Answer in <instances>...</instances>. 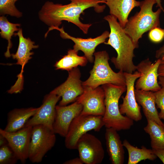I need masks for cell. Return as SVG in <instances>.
Returning <instances> with one entry per match:
<instances>
[{
  "label": "cell",
  "mask_w": 164,
  "mask_h": 164,
  "mask_svg": "<svg viewBox=\"0 0 164 164\" xmlns=\"http://www.w3.org/2000/svg\"><path fill=\"white\" fill-rule=\"evenodd\" d=\"M70 2L63 5L47 1L38 13L39 19L50 27H59L63 20L70 22L87 34L91 24H85L80 20L81 14L86 9L94 8L97 13L104 11L106 7L103 0H68Z\"/></svg>",
  "instance_id": "1"
},
{
  "label": "cell",
  "mask_w": 164,
  "mask_h": 164,
  "mask_svg": "<svg viewBox=\"0 0 164 164\" xmlns=\"http://www.w3.org/2000/svg\"><path fill=\"white\" fill-rule=\"evenodd\" d=\"M104 19L109 25L110 32L109 39L104 43L112 46L116 51V57H112L111 61L115 68L124 72L133 73L136 70L133 62L136 47L131 38L114 16L108 15Z\"/></svg>",
  "instance_id": "2"
},
{
  "label": "cell",
  "mask_w": 164,
  "mask_h": 164,
  "mask_svg": "<svg viewBox=\"0 0 164 164\" xmlns=\"http://www.w3.org/2000/svg\"><path fill=\"white\" fill-rule=\"evenodd\" d=\"M155 0L140 2V11L128 19L124 28L125 32L132 39L136 48L139 47V40L143 34L153 28L160 27L159 16L162 10L159 8L154 12Z\"/></svg>",
  "instance_id": "3"
},
{
  "label": "cell",
  "mask_w": 164,
  "mask_h": 164,
  "mask_svg": "<svg viewBox=\"0 0 164 164\" xmlns=\"http://www.w3.org/2000/svg\"><path fill=\"white\" fill-rule=\"evenodd\" d=\"M101 87L105 94V110L103 116L104 126L118 131L130 129L134 124V121L121 113L118 105L120 97L126 91V86L108 84Z\"/></svg>",
  "instance_id": "4"
},
{
  "label": "cell",
  "mask_w": 164,
  "mask_h": 164,
  "mask_svg": "<svg viewBox=\"0 0 164 164\" xmlns=\"http://www.w3.org/2000/svg\"><path fill=\"white\" fill-rule=\"evenodd\" d=\"M94 65L90 72V76L82 82L84 86L94 89L100 85L110 84L119 86H126L124 72L121 70L116 73L110 66L108 54L103 50L94 52Z\"/></svg>",
  "instance_id": "5"
},
{
  "label": "cell",
  "mask_w": 164,
  "mask_h": 164,
  "mask_svg": "<svg viewBox=\"0 0 164 164\" xmlns=\"http://www.w3.org/2000/svg\"><path fill=\"white\" fill-rule=\"evenodd\" d=\"M55 133L43 125L32 127L28 159L32 163L41 162L46 154L54 146Z\"/></svg>",
  "instance_id": "6"
},
{
  "label": "cell",
  "mask_w": 164,
  "mask_h": 164,
  "mask_svg": "<svg viewBox=\"0 0 164 164\" xmlns=\"http://www.w3.org/2000/svg\"><path fill=\"white\" fill-rule=\"evenodd\" d=\"M104 126L103 116L80 114L74 119L70 126L65 137V147L69 149H76L78 141L83 135L92 130L99 132Z\"/></svg>",
  "instance_id": "7"
},
{
  "label": "cell",
  "mask_w": 164,
  "mask_h": 164,
  "mask_svg": "<svg viewBox=\"0 0 164 164\" xmlns=\"http://www.w3.org/2000/svg\"><path fill=\"white\" fill-rule=\"evenodd\" d=\"M80 77L81 73L79 68L77 67L73 69L68 71L67 80L50 92L62 97L59 105H66L75 101L82 94L84 88Z\"/></svg>",
  "instance_id": "8"
},
{
  "label": "cell",
  "mask_w": 164,
  "mask_h": 164,
  "mask_svg": "<svg viewBox=\"0 0 164 164\" xmlns=\"http://www.w3.org/2000/svg\"><path fill=\"white\" fill-rule=\"evenodd\" d=\"M160 63L161 58L152 63L147 58L136 65V70L140 76L135 83V89L155 92L161 89L158 81V70Z\"/></svg>",
  "instance_id": "9"
},
{
  "label": "cell",
  "mask_w": 164,
  "mask_h": 164,
  "mask_svg": "<svg viewBox=\"0 0 164 164\" xmlns=\"http://www.w3.org/2000/svg\"><path fill=\"white\" fill-rule=\"evenodd\" d=\"M76 149L79 157L85 164H100L104 157V151L101 141L87 133L79 140Z\"/></svg>",
  "instance_id": "10"
},
{
  "label": "cell",
  "mask_w": 164,
  "mask_h": 164,
  "mask_svg": "<svg viewBox=\"0 0 164 164\" xmlns=\"http://www.w3.org/2000/svg\"><path fill=\"white\" fill-rule=\"evenodd\" d=\"M126 87V94L122 97V103L119 106L121 113L134 121H138L142 118L140 107L137 102L135 94V84L140 76V73L135 71L133 73L124 72Z\"/></svg>",
  "instance_id": "11"
},
{
  "label": "cell",
  "mask_w": 164,
  "mask_h": 164,
  "mask_svg": "<svg viewBox=\"0 0 164 164\" xmlns=\"http://www.w3.org/2000/svg\"><path fill=\"white\" fill-rule=\"evenodd\" d=\"M84 87L83 93L76 100L83 106L80 114L103 116L105 110L103 89L99 86L94 89Z\"/></svg>",
  "instance_id": "12"
},
{
  "label": "cell",
  "mask_w": 164,
  "mask_h": 164,
  "mask_svg": "<svg viewBox=\"0 0 164 164\" xmlns=\"http://www.w3.org/2000/svg\"><path fill=\"white\" fill-rule=\"evenodd\" d=\"M32 127H25L13 132L0 129V134L6 138L19 160L22 164L25 163L28 159Z\"/></svg>",
  "instance_id": "13"
},
{
  "label": "cell",
  "mask_w": 164,
  "mask_h": 164,
  "mask_svg": "<svg viewBox=\"0 0 164 164\" xmlns=\"http://www.w3.org/2000/svg\"><path fill=\"white\" fill-rule=\"evenodd\" d=\"M61 97L50 93L44 97L42 105L37 112L27 121L25 126L41 125L53 130L56 114V107Z\"/></svg>",
  "instance_id": "14"
},
{
  "label": "cell",
  "mask_w": 164,
  "mask_h": 164,
  "mask_svg": "<svg viewBox=\"0 0 164 164\" xmlns=\"http://www.w3.org/2000/svg\"><path fill=\"white\" fill-rule=\"evenodd\" d=\"M56 29L60 32L61 37L64 39H70L74 43L73 49L76 51L79 50L82 51L85 56L90 62L92 63L94 62L93 56L96 47L99 45L104 43L106 39L108 38L110 32L105 31L102 34L94 38H90L83 39L76 38L71 36L66 32L64 30L63 27L61 28L59 27H50L48 30L45 34L46 36L51 30Z\"/></svg>",
  "instance_id": "15"
},
{
  "label": "cell",
  "mask_w": 164,
  "mask_h": 164,
  "mask_svg": "<svg viewBox=\"0 0 164 164\" xmlns=\"http://www.w3.org/2000/svg\"><path fill=\"white\" fill-rule=\"evenodd\" d=\"M82 109V105L76 101L67 106L56 105L53 126L54 132L65 137L72 121L81 114Z\"/></svg>",
  "instance_id": "16"
},
{
  "label": "cell",
  "mask_w": 164,
  "mask_h": 164,
  "mask_svg": "<svg viewBox=\"0 0 164 164\" xmlns=\"http://www.w3.org/2000/svg\"><path fill=\"white\" fill-rule=\"evenodd\" d=\"M14 35L18 36L19 38V44L17 50L15 54H12L11 56L14 59L17 60L15 64L21 66L22 69L20 73L18 75V79L15 85L20 87L22 85L24 67L26 64L31 59V56L33 54L31 50L34 49L38 48V45H35V42L32 41L29 38H26L23 35L22 30L20 28Z\"/></svg>",
  "instance_id": "17"
},
{
  "label": "cell",
  "mask_w": 164,
  "mask_h": 164,
  "mask_svg": "<svg viewBox=\"0 0 164 164\" xmlns=\"http://www.w3.org/2000/svg\"><path fill=\"white\" fill-rule=\"evenodd\" d=\"M116 130L106 128L105 134L107 151L112 164H123L124 162L125 151L123 143Z\"/></svg>",
  "instance_id": "18"
},
{
  "label": "cell",
  "mask_w": 164,
  "mask_h": 164,
  "mask_svg": "<svg viewBox=\"0 0 164 164\" xmlns=\"http://www.w3.org/2000/svg\"><path fill=\"white\" fill-rule=\"evenodd\" d=\"M109 9L110 15L117 19L123 28L132 10L139 6L140 2L136 0H103Z\"/></svg>",
  "instance_id": "19"
},
{
  "label": "cell",
  "mask_w": 164,
  "mask_h": 164,
  "mask_svg": "<svg viewBox=\"0 0 164 164\" xmlns=\"http://www.w3.org/2000/svg\"><path fill=\"white\" fill-rule=\"evenodd\" d=\"M135 94L136 101L142 107L146 119H151L164 126L163 123L159 117L155 106L154 92L135 89Z\"/></svg>",
  "instance_id": "20"
},
{
  "label": "cell",
  "mask_w": 164,
  "mask_h": 164,
  "mask_svg": "<svg viewBox=\"0 0 164 164\" xmlns=\"http://www.w3.org/2000/svg\"><path fill=\"white\" fill-rule=\"evenodd\" d=\"M39 108L30 107L15 108L8 114L7 122L4 130L9 132L17 131L24 127L28 121Z\"/></svg>",
  "instance_id": "21"
},
{
  "label": "cell",
  "mask_w": 164,
  "mask_h": 164,
  "mask_svg": "<svg viewBox=\"0 0 164 164\" xmlns=\"http://www.w3.org/2000/svg\"><path fill=\"white\" fill-rule=\"evenodd\" d=\"M123 145L128 152V164H137L146 159L154 161L157 158L152 149H148L144 146H142L141 148L135 147L126 139L123 141Z\"/></svg>",
  "instance_id": "22"
},
{
  "label": "cell",
  "mask_w": 164,
  "mask_h": 164,
  "mask_svg": "<svg viewBox=\"0 0 164 164\" xmlns=\"http://www.w3.org/2000/svg\"><path fill=\"white\" fill-rule=\"evenodd\" d=\"M78 53L73 49L69 50L66 55L56 62L54 65L56 69L69 71L78 66H86L87 59L84 56H78Z\"/></svg>",
  "instance_id": "23"
},
{
  "label": "cell",
  "mask_w": 164,
  "mask_h": 164,
  "mask_svg": "<svg viewBox=\"0 0 164 164\" xmlns=\"http://www.w3.org/2000/svg\"><path fill=\"white\" fill-rule=\"evenodd\" d=\"M147 125L144 130L150 138L152 149H164V126L147 119Z\"/></svg>",
  "instance_id": "24"
},
{
  "label": "cell",
  "mask_w": 164,
  "mask_h": 164,
  "mask_svg": "<svg viewBox=\"0 0 164 164\" xmlns=\"http://www.w3.org/2000/svg\"><path fill=\"white\" fill-rule=\"evenodd\" d=\"M20 24L19 23H13L10 22L6 17L3 15L0 17V29L1 37L6 39L8 41L7 50L5 53V57H9L11 56L10 49L11 48L12 44L11 41L12 36L15 34V32L18 31L20 28Z\"/></svg>",
  "instance_id": "25"
},
{
  "label": "cell",
  "mask_w": 164,
  "mask_h": 164,
  "mask_svg": "<svg viewBox=\"0 0 164 164\" xmlns=\"http://www.w3.org/2000/svg\"><path fill=\"white\" fill-rule=\"evenodd\" d=\"M19 159L9 144L0 147V164H15Z\"/></svg>",
  "instance_id": "26"
},
{
  "label": "cell",
  "mask_w": 164,
  "mask_h": 164,
  "mask_svg": "<svg viewBox=\"0 0 164 164\" xmlns=\"http://www.w3.org/2000/svg\"><path fill=\"white\" fill-rule=\"evenodd\" d=\"M18 0H0L1 15L8 14L11 16L19 18L22 13L16 8L15 3Z\"/></svg>",
  "instance_id": "27"
},
{
  "label": "cell",
  "mask_w": 164,
  "mask_h": 164,
  "mask_svg": "<svg viewBox=\"0 0 164 164\" xmlns=\"http://www.w3.org/2000/svg\"><path fill=\"white\" fill-rule=\"evenodd\" d=\"M154 94L157 108L160 110L158 113L159 117L161 119L164 120V87H162Z\"/></svg>",
  "instance_id": "28"
},
{
  "label": "cell",
  "mask_w": 164,
  "mask_h": 164,
  "mask_svg": "<svg viewBox=\"0 0 164 164\" xmlns=\"http://www.w3.org/2000/svg\"><path fill=\"white\" fill-rule=\"evenodd\" d=\"M148 37L152 42L158 43L164 39V29L159 27H155L149 31Z\"/></svg>",
  "instance_id": "29"
},
{
  "label": "cell",
  "mask_w": 164,
  "mask_h": 164,
  "mask_svg": "<svg viewBox=\"0 0 164 164\" xmlns=\"http://www.w3.org/2000/svg\"><path fill=\"white\" fill-rule=\"evenodd\" d=\"M152 149L154 153L164 164V149Z\"/></svg>",
  "instance_id": "30"
},
{
  "label": "cell",
  "mask_w": 164,
  "mask_h": 164,
  "mask_svg": "<svg viewBox=\"0 0 164 164\" xmlns=\"http://www.w3.org/2000/svg\"><path fill=\"white\" fill-rule=\"evenodd\" d=\"M63 164H83L84 163L81 159L77 157L68 160L64 162Z\"/></svg>",
  "instance_id": "31"
},
{
  "label": "cell",
  "mask_w": 164,
  "mask_h": 164,
  "mask_svg": "<svg viewBox=\"0 0 164 164\" xmlns=\"http://www.w3.org/2000/svg\"><path fill=\"white\" fill-rule=\"evenodd\" d=\"M164 55V45L156 51L155 57L157 59L160 58Z\"/></svg>",
  "instance_id": "32"
},
{
  "label": "cell",
  "mask_w": 164,
  "mask_h": 164,
  "mask_svg": "<svg viewBox=\"0 0 164 164\" xmlns=\"http://www.w3.org/2000/svg\"><path fill=\"white\" fill-rule=\"evenodd\" d=\"M6 138L2 135L0 134V147L8 144Z\"/></svg>",
  "instance_id": "33"
},
{
  "label": "cell",
  "mask_w": 164,
  "mask_h": 164,
  "mask_svg": "<svg viewBox=\"0 0 164 164\" xmlns=\"http://www.w3.org/2000/svg\"><path fill=\"white\" fill-rule=\"evenodd\" d=\"M158 73L159 76L164 77V65H160L158 68Z\"/></svg>",
  "instance_id": "34"
},
{
  "label": "cell",
  "mask_w": 164,
  "mask_h": 164,
  "mask_svg": "<svg viewBox=\"0 0 164 164\" xmlns=\"http://www.w3.org/2000/svg\"><path fill=\"white\" fill-rule=\"evenodd\" d=\"M158 83L162 87H164V77L159 76Z\"/></svg>",
  "instance_id": "35"
},
{
  "label": "cell",
  "mask_w": 164,
  "mask_h": 164,
  "mask_svg": "<svg viewBox=\"0 0 164 164\" xmlns=\"http://www.w3.org/2000/svg\"><path fill=\"white\" fill-rule=\"evenodd\" d=\"M155 1L156 2V7L160 8L164 13V9L161 4V0H155Z\"/></svg>",
  "instance_id": "36"
},
{
  "label": "cell",
  "mask_w": 164,
  "mask_h": 164,
  "mask_svg": "<svg viewBox=\"0 0 164 164\" xmlns=\"http://www.w3.org/2000/svg\"><path fill=\"white\" fill-rule=\"evenodd\" d=\"M160 58V64L164 65V55Z\"/></svg>",
  "instance_id": "37"
},
{
  "label": "cell",
  "mask_w": 164,
  "mask_h": 164,
  "mask_svg": "<svg viewBox=\"0 0 164 164\" xmlns=\"http://www.w3.org/2000/svg\"><path fill=\"white\" fill-rule=\"evenodd\" d=\"M163 124H164V122L163 123Z\"/></svg>",
  "instance_id": "38"
}]
</instances>
